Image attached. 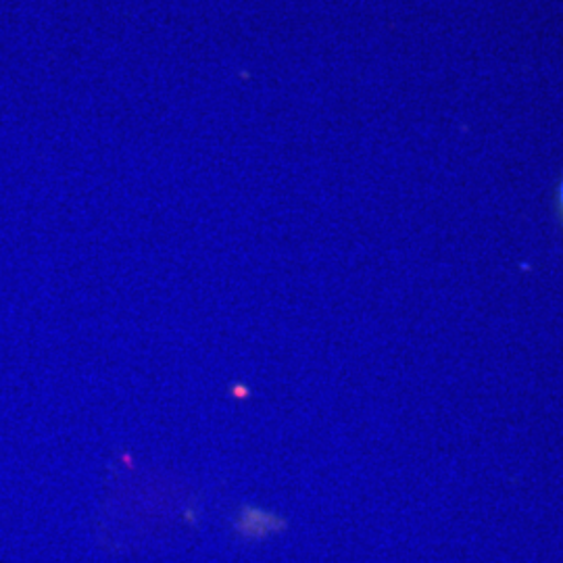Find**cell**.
Segmentation results:
<instances>
[{
	"label": "cell",
	"instance_id": "1",
	"mask_svg": "<svg viewBox=\"0 0 563 563\" xmlns=\"http://www.w3.org/2000/svg\"><path fill=\"white\" fill-rule=\"evenodd\" d=\"M234 528L241 534L244 541H263L274 532H280L284 528V520L280 516L265 511L262 507H253V505H242Z\"/></svg>",
	"mask_w": 563,
	"mask_h": 563
},
{
	"label": "cell",
	"instance_id": "2",
	"mask_svg": "<svg viewBox=\"0 0 563 563\" xmlns=\"http://www.w3.org/2000/svg\"><path fill=\"white\" fill-rule=\"evenodd\" d=\"M560 207H562V213H563V178H562V181H560Z\"/></svg>",
	"mask_w": 563,
	"mask_h": 563
}]
</instances>
